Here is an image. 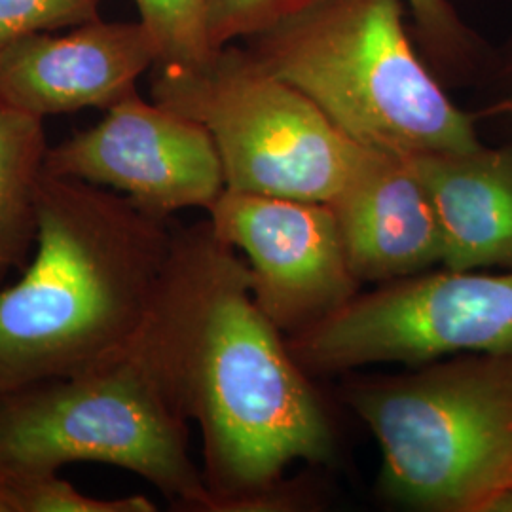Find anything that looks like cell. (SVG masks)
I'll return each mask as SVG.
<instances>
[{
	"label": "cell",
	"mask_w": 512,
	"mask_h": 512,
	"mask_svg": "<svg viewBox=\"0 0 512 512\" xmlns=\"http://www.w3.org/2000/svg\"><path fill=\"white\" fill-rule=\"evenodd\" d=\"M131 346L177 412L200 425L215 512L293 505L287 469L334 463L336 437L310 374L256 304L247 260L209 220L175 226L160 289Z\"/></svg>",
	"instance_id": "obj_1"
},
{
	"label": "cell",
	"mask_w": 512,
	"mask_h": 512,
	"mask_svg": "<svg viewBox=\"0 0 512 512\" xmlns=\"http://www.w3.org/2000/svg\"><path fill=\"white\" fill-rule=\"evenodd\" d=\"M173 232L122 194L44 169L35 251L0 289V397L124 353L154 304Z\"/></svg>",
	"instance_id": "obj_2"
},
{
	"label": "cell",
	"mask_w": 512,
	"mask_h": 512,
	"mask_svg": "<svg viewBox=\"0 0 512 512\" xmlns=\"http://www.w3.org/2000/svg\"><path fill=\"white\" fill-rule=\"evenodd\" d=\"M406 0H321L249 38V54L304 93L363 147L397 154L482 145L484 110L465 112L404 29Z\"/></svg>",
	"instance_id": "obj_3"
},
{
	"label": "cell",
	"mask_w": 512,
	"mask_h": 512,
	"mask_svg": "<svg viewBox=\"0 0 512 512\" xmlns=\"http://www.w3.org/2000/svg\"><path fill=\"white\" fill-rule=\"evenodd\" d=\"M342 397L380 446V490L393 503L484 512L511 486L512 357L461 353L348 376Z\"/></svg>",
	"instance_id": "obj_4"
},
{
	"label": "cell",
	"mask_w": 512,
	"mask_h": 512,
	"mask_svg": "<svg viewBox=\"0 0 512 512\" xmlns=\"http://www.w3.org/2000/svg\"><path fill=\"white\" fill-rule=\"evenodd\" d=\"M105 463L150 482L183 511L215 512L188 452V421L139 351L88 372L0 397V473H57Z\"/></svg>",
	"instance_id": "obj_5"
},
{
	"label": "cell",
	"mask_w": 512,
	"mask_h": 512,
	"mask_svg": "<svg viewBox=\"0 0 512 512\" xmlns=\"http://www.w3.org/2000/svg\"><path fill=\"white\" fill-rule=\"evenodd\" d=\"M156 67L152 101L209 131L228 190L330 203L359 164L363 145L247 48L224 46L200 67Z\"/></svg>",
	"instance_id": "obj_6"
},
{
	"label": "cell",
	"mask_w": 512,
	"mask_h": 512,
	"mask_svg": "<svg viewBox=\"0 0 512 512\" xmlns=\"http://www.w3.org/2000/svg\"><path fill=\"white\" fill-rule=\"evenodd\" d=\"M310 376L378 363L423 365L461 353L512 357V270H429L359 293L287 336Z\"/></svg>",
	"instance_id": "obj_7"
},
{
	"label": "cell",
	"mask_w": 512,
	"mask_h": 512,
	"mask_svg": "<svg viewBox=\"0 0 512 512\" xmlns=\"http://www.w3.org/2000/svg\"><path fill=\"white\" fill-rule=\"evenodd\" d=\"M44 169L122 194L165 220L183 209L207 211L226 190L209 131L137 92L110 105L93 128L48 148Z\"/></svg>",
	"instance_id": "obj_8"
},
{
	"label": "cell",
	"mask_w": 512,
	"mask_h": 512,
	"mask_svg": "<svg viewBox=\"0 0 512 512\" xmlns=\"http://www.w3.org/2000/svg\"><path fill=\"white\" fill-rule=\"evenodd\" d=\"M207 215L217 238L243 253L256 304L285 336L361 293L330 203L226 188Z\"/></svg>",
	"instance_id": "obj_9"
},
{
	"label": "cell",
	"mask_w": 512,
	"mask_h": 512,
	"mask_svg": "<svg viewBox=\"0 0 512 512\" xmlns=\"http://www.w3.org/2000/svg\"><path fill=\"white\" fill-rule=\"evenodd\" d=\"M160 54L145 25H78L52 37L35 33L0 52V101L37 118L88 107L109 109L129 93Z\"/></svg>",
	"instance_id": "obj_10"
},
{
	"label": "cell",
	"mask_w": 512,
	"mask_h": 512,
	"mask_svg": "<svg viewBox=\"0 0 512 512\" xmlns=\"http://www.w3.org/2000/svg\"><path fill=\"white\" fill-rule=\"evenodd\" d=\"M330 205L361 285H384L442 264L435 205L404 154L363 147L353 175Z\"/></svg>",
	"instance_id": "obj_11"
},
{
	"label": "cell",
	"mask_w": 512,
	"mask_h": 512,
	"mask_svg": "<svg viewBox=\"0 0 512 512\" xmlns=\"http://www.w3.org/2000/svg\"><path fill=\"white\" fill-rule=\"evenodd\" d=\"M404 156L437 211L440 266L512 270V143Z\"/></svg>",
	"instance_id": "obj_12"
},
{
	"label": "cell",
	"mask_w": 512,
	"mask_h": 512,
	"mask_svg": "<svg viewBox=\"0 0 512 512\" xmlns=\"http://www.w3.org/2000/svg\"><path fill=\"white\" fill-rule=\"evenodd\" d=\"M46 154L44 120L0 101V289L35 251Z\"/></svg>",
	"instance_id": "obj_13"
},
{
	"label": "cell",
	"mask_w": 512,
	"mask_h": 512,
	"mask_svg": "<svg viewBox=\"0 0 512 512\" xmlns=\"http://www.w3.org/2000/svg\"><path fill=\"white\" fill-rule=\"evenodd\" d=\"M406 4L437 73L452 82L486 74L494 52L459 19L448 0H406Z\"/></svg>",
	"instance_id": "obj_14"
},
{
	"label": "cell",
	"mask_w": 512,
	"mask_h": 512,
	"mask_svg": "<svg viewBox=\"0 0 512 512\" xmlns=\"http://www.w3.org/2000/svg\"><path fill=\"white\" fill-rule=\"evenodd\" d=\"M141 23L169 67H200L219 50L207 38L205 0H135Z\"/></svg>",
	"instance_id": "obj_15"
},
{
	"label": "cell",
	"mask_w": 512,
	"mask_h": 512,
	"mask_svg": "<svg viewBox=\"0 0 512 512\" xmlns=\"http://www.w3.org/2000/svg\"><path fill=\"white\" fill-rule=\"evenodd\" d=\"M6 476V475H4ZM14 512H152L145 495L99 499L84 495L57 473L6 476Z\"/></svg>",
	"instance_id": "obj_16"
},
{
	"label": "cell",
	"mask_w": 512,
	"mask_h": 512,
	"mask_svg": "<svg viewBox=\"0 0 512 512\" xmlns=\"http://www.w3.org/2000/svg\"><path fill=\"white\" fill-rule=\"evenodd\" d=\"M321 0H205L207 38L215 50L253 38L304 14Z\"/></svg>",
	"instance_id": "obj_17"
},
{
	"label": "cell",
	"mask_w": 512,
	"mask_h": 512,
	"mask_svg": "<svg viewBox=\"0 0 512 512\" xmlns=\"http://www.w3.org/2000/svg\"><path fill=\"white\" fill-rule=\"evenodd\" d=\"M101 0H0V52L16 40L97 19Z\"/></svg>",
	"instance_id": "obj_18"
},
{
	"label": "cell",
	"mask_w": 512,
	"mask_h": 512,
	"mask_svg": "<svg viewBox=\"0 0 512 512\" xmlns=\"http://www.w3.org/2000/svg\"><path fill=\"white\" fill-rule=\"evenodd\" d=\"M484 78L492 84L494 101L484 110L482 120H495L507 131V143H512V35L501 50L492 55Z\"/></svg>",
	"instance_id": "obj_19"
},
{
	"label": "cell",
	"mask_w": 512,
	"mask_h": 512,
	"mask_svg": "<svg viewBox=\"0 0 512 512\" xmlns=\"http://www.w3.org/2000/svg\"><path fill=\"white\" fill-rule=\"evenodd\" d=\"M0 512H14V503H12V494L6 476L0 473Z\"/></svg>",
	"instance_id": "obj_20"
}]
</instances>
